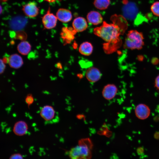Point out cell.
<instances>
[{"label":"cell","instance_id":"obj_24","mask_svg":"<svg viewBox=\"0 0 159 159\" xmlns=\"http://www.w3.org/2000/svg\"><path fill=\"white\" fill-rule=\"evenodd\" d=\"M143 152V148H140L137 150V152L138 153H141Z\"/></svg>","mask_w":159,"mask_h":159},{"label":"cell","instance_id":"obj_11","mask_svg":"<svg viewBox=\"0 0 159 159\" xmlns=\"http://www.w3.org/2000/svg\"><path fill=\"white\" fill-rule=\"evenodd\" d=\"M73 29L76 32H81L86 29L87 24L86 19L81 17L75 19L72 23Z\"/></svg>","mask_w":159,"mask_h":159},{"label":"cell","instance_id":"obj_25","mask_svg":"<svg viewBox=\"0 0 159 159\" xmlns=\"http://www.w3.org/2000/svg\"><path fill=\"white\" fill-rule=\"evenodd\" d=\"M45 1H46L48 2L52 3L55 2L56 1H60L62 0H44Z\"/></svg>","mask_w":159,"mask_h":159},{"label":"cell","instance_id":"obj_16","mask_svg":"<svg viewBox=\"0 0 159 159\" xmlns=\"http://www.w3.org/2000/svg\"><path fill=\"white\" fill-rule=\"evenodd\" d=\"M93 50V47L90 42H85L83 43L79 48L80 52L84 55L88 56L91 54Z\"/></svg>","mask_w":159,"mask_h":159},{"label":"cell","instance_id":"obj_6","mask_svg":"<svg viewBox=\"0 0 159 159\" xmlns=\"http://www.w3.org/2000/svg\"><path fill=\"white\" fill-rule=\"evenodd\" d=\"M135 113L136 117L139 119L144 120L150 116V110L146 105L140 104L135 109Z\"/></svg>","mask_w":159,"mask_h":159},{"label":"cell","instance_id":"obj_17","mask_svg":"<svg viewBox=\"0 0 159 159\" xmlns=\"http://www.w3.org/2000/svg\"><path fill=\"white\" fill-rule=\"evenodd\" d=\"M17 49L20 54L23 55H26L30 51L31 46L28 42L23 41L19 44Z\"/></svg>","mask_w":159,"mask_h":159},{"label":"cell","instance_id":"obj_8","mask_svg":"<svg viewBox=\"0 0 159 159\" xmlns=\"http://www.w3.org/2000/svg\"><path fill=\"white\" fill-rule=\"evenodd\" d=\"M28 130V126L27 123L24 121L20 120L14 124L13 131L16 135L21 136L26 134Z\"/></svg>","mask_w":159,"mask_h":159},{"label":"cell","instance_id":"obj_9","mask_svg":"<svg viewBox=\"0 0 159 159\" xmlns=\"http://www.w3.org/2000/svg\"><path fill=\"white\" fill-rule=\"evenodd\" d=\"M117 87L113 84H109L105 86L102 92L104 97L107 100L113 99L116 95L117 92Z\"/></svg>","mask_w":159,"mask_h":159},{"label":"cell","instance_id":"obj_4","mask_svg":"<svg viewBox=\"0 0 159 159\" xmlns=\"http://www.w3.org/2000/svg\"><path fill=\"white\" fill-rule=\"evenodd\" d=\"M42 21L43 26L47 29H51L55 27L57 24V18L51 12L49 7L46 13L43 16Z\"/></svg>","mask_w":159,"mask_h":159},{"label":"cell","instance_id":"obj_26","mask_svg":"<svg viewBox=\"0 0 159 159\" xmlns=\"http://www.w3.org/2000/svg\"><path fill=\"white\" fill-rule=\"evenodd\" d=\"M8 0H1V1L3 2H5L7 1Z\"/></svg>","mask_w":159,"mask_h":159},{"label":"cell","instance_id":"obj_3","mask_svg":"<svg viewBox=\"0 0 159 159\" xmlns=\"http://www.w3.org/2000/svg\"><path fill=\"white\" fill-rule=\"evenodd\" d=\"M142 33L136 30H131L127 34L125 47L131 49H141L144 45Z\"/></svg>","mask_w":159,"mask_h":159},{"label":"cell","instance_id":"obj_5","mask_svg":"<svg viewBox=\"0 0 159 159\" xmlns=\"http://www.w3.org/2000/svg\"><path fill=\"white\" fill-rule=\"evenodd\" d=\"M22 10L26 16L30 18L36 16L39 12V9L34 2H29L23 5Z\"/></svg>","mask_w":159,"mask_h":159},{"label":"cell","instance_id":"obj_19","mask_svg":"<svg viewBox=\"0 0 159 159\" xmlns=\"http://www.w3.org/2000/svg\"><path fill=\"white\" fill-rule=\"evenodd\" d=\"M151 11L155 16L159 17V1H156L151 6Z\"/></svg>","mask_w":159,"mask_h":159},{"label":"cell","instance_id":"obj_23","mask_svg":"<svg viewBox=\"0 0 159 159\" xmlns=\"http://www.w3.org/2000/svg\"><path fill=\"white\" fill-rule=\"evenodd\" d=\"M155 86L158 90H159V75L155 79Z\"/></svg>","mask_w":159,"mask_h":159},{"label":"cell","instance_id":"obj_20","mask_svg":"<svg viewBox=\"0 0 159 159\" xmlns=\"http://www.w3.org/2000/svg\"><path fill=\"white\" fill-rule=\"evenodd\" d=\"M25 101L28 107L32 104L34 102V97L32 94H28L26 96L25 98Z\"/></svg>","mask_w":159,"mask_h":159},{"label":"cell","instance_id":"obj_12","mask_svg":"<svg viewBox=\"0 0 159 159\" xmlns=\"http://www.w3.org/2000/svg\"><path fill=\"white\" fill-rule=\"evenodd\" d=\"M86 77L90 82H94L100 79L101 77V74L98 69L93 67L87 69L86 72Z\"/></svg>","mask_w":159,"mask_h":159},{"label":"cell","instance_id":"obj_14","mask_svg":"<svg viewBox=\"0 0 159 159\" xmlns=\"http://www.w3.org/2000/svg\"><path fill=\"white\" fill-rule=\"evenodd\" d=\"M8 62L11 67L15 69L19 68L23 64L22 58L17 54L11 55L9 58Z\"/></svg>","mask_w":159,"mask_h":159},{"label":"cell","instance_id":"obj_1","mask_svg":"<svg viewBox=\"0 0 159 159\" xmlns=\"http://www.w3.org/2000/svg\"><path fill=\"white\" fill-rule=\"evenodd\" d=\"M112 23L108 24L104 21L102 25L94 29V34L101 37L107 43L104 45V49L107 53L115 51L121 44L120 35L125 29V21L123 17L115 14L111 17Z\"/></svg>","mask_w":159,"mask_h":159},{"label":"cell","instance_id":"obj_10","mask_svg":"<svg viewBox=\"0 0 159 159\" xmlns=\"http://www.w3.org/2000/svg\"><path fill=\"white\" fill-rule=\"evenodd\" d=\"M56 16L58 19L64 23L69 21L72 18L71 12L67 9L64 8L59 9L56 12Z\"/></svg>","mask_w":159,"mask_h":159},{"label":"cell","instance_id":"obj_22","mask_svg":"<svg viewBox=\"0 0 159 159\" xmlns=\"http://www.w3.org/2000/svg\"><path fill=\"white\" fill-rule=\"evenodd\" d=\"M0 74H1L4 71L5 69V65L4 64V62L3 60L2 59H0Z\"/></svg>","mask_w":159,"mask_h":159},{"label":"cell","instance_id":"obj_7","mask_svg":"<svg viewBox=\"0 0 159 159\" xmlns=\"http://www.w3.org/2000/svg\"><path fill=\"white\" fill-rule=\"evenodd\" d=\"M55 113V111L52 106L46 105L41 109L40 114L43 119L46 121H49L53 119Z\"/></svg>","mask_w":159,"mask_h":159},{"label":"cell","instance_id":"obj_21","mask_svg":"<svg viewBox=\"0 0 159 159\" xmlns=\"http://www.w3.org/2000/svg\"><path fill=\"white\" fill-rule=\"evenodd\" d=\"M9 159H23V158L20 154L16 153L12 155Z\"/></svg>","mask_w":159,"mask_h":159},{"label":"cell","instance_id":"obj_15","mask_svg":"<svg viewBox=\"0 0 159 159\" xmlns=\"http://www.w3.org/2000/svg\"><path fill=\"white\" fill-rule=\"evenodd\" d=\"M76 32L72 28L64 27L62 29L61 37L68 43L73 39L74 35Z\"/></svg>","mask_w":159,"mask_h":159},{"label":"cell","instance_id":"obj_18","mask_svg":"<svg viewBox=\"0 0 159 159\" xmlns=\"http://www.w3.org/2000/svg\"><path fill=\"white\" fill-rule=\"evenodd\" d=\"M110 4V0H95L94 2L95 7L100 10L107 9Z\"/></svg>","mask_w":159,"mask_h":159},{"label":"cell","instance_id":"obj_13","mask_svg":"<svg viewBox=\"0 0 159 159\" xmlns=\"http://www.w3.org/2000/svg\"><path fill=\"white\" fill-rule=\"evenodd\" d=\"M87 19L89 23L95 25L101 23L103 20L101 14L95 11H92L89 12L87 15Z\"/></svg>","mask_w":159,"mask_h":159},{"label":"cell","instance_id":"obj_2","mask_svg":"<svg viewBox=\"0 0 159 159\" xmlns=\"http://www.w3.org/2000/svg\"><path fill=\"white\" fill-rule=\"evenodd\" d=\"M80 142L79 145L71 148L69 155L71 159H90L92 156V144L89 141Z\"/></svg>","mask_w":159,"mask_h":159}]
</instances>
